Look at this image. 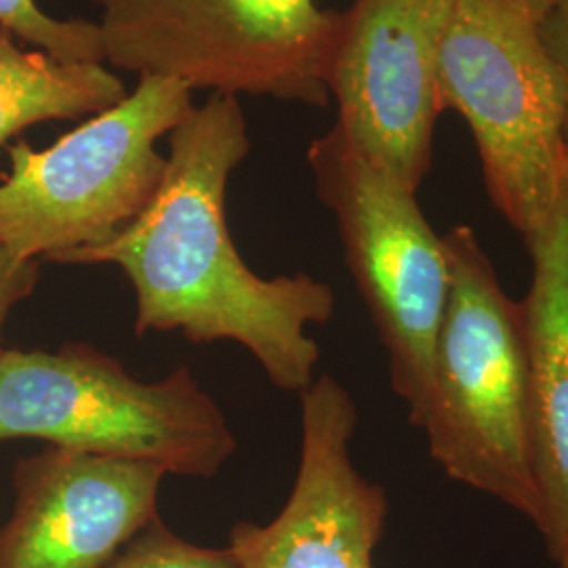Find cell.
Returning <instances> with one entry per match:
<instances>
[{
	"instance_id": "1",
	"label": "cell",
	"mask_w": 568,
	"mask_h": 568,
	"mask_svg": "<svg viewBox=\"0 0 568 568\" xmlns=\"http://www.w3.org/2000/svg\"><path fill=\"white\" fill-rule=\"evenodd\" d=\"M248 150L241 98L211 93L169 133L152 203L110 241L60 264L121 267L135 291V335L180 331L192 344L236 342L274 386L302 394L321 361L305 328L331 321L335 293L310 274L262 278L244 264L225 220V194Z\"/></svg>"
},
{
	"instance_id": "2",
	"label": "cell",
	"mask_w": 568,
	"mask_h": 568,
	"mask_svg": "<svg viewBox=\"0 0 568 568\" xmlns=\"http://www.w3.org/2000/svg\"><path fill=\"white\" fill-rule=\"evenodd\" d=\"M450 284L422 429L448 478L544 528L523 304L497 278L469 225L443 236Z\"/></svg>"
},
{
	"instance_id": "3",
	"label": "cell",
	"mask_w": 568,
	"mask_h": 568,
	"mask_svg": "<svg viewBox=\"0 0 568 568\" xmlns=\"http://www.w3.org/2000/svg\"><path fill=\"white\" fill-rule=\"evenodd\" d=\"M539 0H457L438 58L445 110L476 140L488 196L525 243L568 194L567 89Z\"/></svg>"
},
{
	"instance_id": "4",
	"label": "cell",
	"mask_w": 568,
	"mask_h": 568,
	"mask_svg": "<svg viewBox=\"0 0 568 568\" xmlns=\"http://www.w3.org/2000/svg\"><path fill=\"white\" fill-rule=\"evenodd\" d=\"M51 447L213 478L236 450L220 405L180 366L145 384L87 344L0 352V443Z\"/></svg>"
},
{
	"instance_id": "5",
	"label": "cell",
	"mask_w": 568,
	"mask_h": 568,
	"mask_svg": "<svg viewBox=\"0 0 568 568\" xmlns=\"http://www.w3.org/2000/svg\"><path fill=\"white\" fill-rule=\"evenodd\" d=\"M192 98L183 82L142 77L124 100L49 148L9 145L0 246L60 264L116 236L152 203L166 166L159 142L192 112Z\"/></svg>"
},
{
	"instance_id": "6",
	"label": "cell",
	"mask_w": 568,
	"mask_h": 568,
	"mask_svg": "<svg viewBox=\"0 0 568 568\" xmlns=\"http://www.w3.org/2000/svg\"><path fill=\"white\" fill-rule=\"evenodd\" d=\"M103 60L192 91L326 105L339 13L316 0H91Z\"/></svg>"
},
{
	"instance_id": "7",
	"label": "cell",
	"mask_w": 568,
	"mask_h": 568,
	"mask_svg": "<svg viewBox=\"0 0 568 568\" xmlns=\"http://www.w3.org/2000/svg\"><path fill=\"white\" fill-rule=\"evenodd\" d=\"M321 203L335 215L345 264L389 358L392 389L424 426L438 328L447 307V248L417 192L373 163L335 124L307 150Z\"/></svg>"
},
{
	"instance_id": "8",
	"label": "cell",
	"mask_w": 568,
	"mask_h": 568,
	"mask_svg": "<svg viewBox=\"0 0 568 568\" xmlns=\"http://www.w3.org/2000/svg\"><path fill=\"white\" fill-rule=\"evenodd\" d=\"M457 0H354L328 68L337 126L413 192L432 166L445 112L438 58Z\"/></svg>"
},
{
	"instance_id": "9",
	"label": "cell",
	"mask_w": 568,
	"mask_h": 568,
	"mask_svg": "<svg viewBox=\"0 0 568 568\" xmlns=\"http://www.w3.org/2000/svg\"><path fill=\"white\" fill-rule=\"evenodd\" d=\"M300 396L302 455L293 490L267 525L236 523L227 549L239 568H373L387 495L352 462L356 405L328 375Z\"/></svg>"
},
{
	"instance_id": "10",
	"label": "cell",
	"mask_w": 568,
	"mask_h": 568,
	"mask_svg": "<svg viewBox=\"0 0 568 568\" xmlns=\"http://www.w3.org/2000/svg\"><path fill=\"white\" fill-rule=\"evenodd\" d=\"M163 467L49 447L13 469L0 568H105L159 518Z\"/></svg>"
},
{
	"instance_id": "11",
	"label": "cell",
	"mask_w": 568,
	"mask_h": 568,
	"mask_svg": "<svg viewBox=\"0 0 568 568\" xmlns=\"http://www.w3.org/2000/svg\"><path fill=\"white\" fill-rule=\"evenodd\" d=\"M532 281L523 304L537 476L549 556L568 537V194L527 241Z\"/></svg>"
},
{
	"instance_id": "12",
	"label": "cell",
	"mask_w": 568,
	"mask_h": 568,
	"mask_svg": "<svg viewBox=\"0 0 568 568\" xmlns=\"http://www.w3.org/2000/svg\"><path fill=\"white\" fill-rule=\"evenodd\" d=\"M126 93L108 63L55 60L0 30V148L39 122L95 116Z\"/></svg>"
},
{
	"instance_id": "13",
	"label": "cell",
	"mask_w": 568,
	"mask_h": 568,
	"mask_svg": "<svg viewBox=\"0 0 568 568\" xmlns=\"http://www.w3.org/2000/svg\"><path fill=\"white\" fill-rule=\"evenodd\" d=\"M0 30L55 60L105 63L98 21L58 20L37 0H0Z\"/></svg>"
},
{
	"instance_id": "14",
	"label": "cell",
	"mask_w": 568,
	"mask_h": 568,
	"mask_svg": "<svg viewBox=\"0 0 568 568\" xmlns=\"http://www.w3.org/2000/svg\"><path fill=\"white\" fill-rule=\"evenodd\" d=\"M105 568H239L227 548L185 541L161 518L150 523Z\"/></svg>"
},
{
	"instance_id": "15",
	"label": "cell",
	"mask_w": 568,
	"mask_h": 568,
	"mask_svg": "<svg viewBox=\"0 0 568 568\" xmlns=\"http://www.w3.org/2000/svg\"><path fill=\"white\" fill-rule=\"evenodd\" d=\"M41 278V262L23 260L0 246V339L16 305L32 295ZM2 352V345H0Z\"/></svg>"
},
{
	"instance_id": "16",
	"label": "cell",
	"mask_w": 568,
	"mask_h": 568,
	"mask_svg": "<svg viewBox=\"0 0 568 568\" xmlns=\"http://www.w3.org/2000/svg\"><path fill=\"white\" fill-rule=\"evenodd\" d=\"M539 30L556 61L567 89V148H568V0H539Z\"/></svg>"
},
{
	"instance_id": "17",
	"label": "cell",
	"mask_w": 568,
	"mask_h": 568,
	"mask_svg": "<svg viewBox=\"0 0 568 568\" xmlns=\"http://www.w3.org/2000/svg\"><path fill=\"white\" fill-rule=\"evenodd\" d=\"M549 558L554 560L556 568H568V537L562 541V546L556 549Z\"/></svg>"
}]
</instances>
